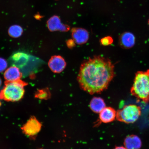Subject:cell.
Listing matches in <instances>:
<instances>
[{
  "instance_id": "1",
  "label": "cell",
  "mask_w": 149,
  "mask_h": 149,
  "mask_svg": "<svg viewBox=\"0 0 149 149\" xmlns=\"http://www.w3.org/2000/svg\"><path fill=\"white\" fill-rule=\"evenodd\" d=\"M114 76V66L111 61L98 56L84 61L77 80L83 90L93 94L107 89Z\"/></svg>"
},
{
  "instance_id": "2",
  "label": "cell",
  "mask_w": 149,
  "mask_h": 149,
  "mask_svg": "<svg viewBox=\"0 0 149 149\" xmlns=\"http://www.w3.org/2000/svg\"><path fill=\"white\" fill-rule=\"evenodd\" d=\"M130 92L132 95L143 102H149V70L136 74Z\"/></svg>"
},
{
  "instance_id": "3",
  "label": "cell",
  "mask_w": 149,
  "mask_h": 149,
  "mask_svg": "<svg viewBox=\"0 0 149 149\" xmlns=\"http://www.w3.org/2000/svg\"><path fill=\"white\" fill-rule=\"evenodd\" d=\"M27 85L23 81H7L0 93V98L8 102H17L23 97Z\"/></svg>"
},
{
  "instance_id": "4",
  "label": "cell",
  "mask_w": 149,
  "mask_h": 149,
  "mask_svg": "<svg viewBox=\"0 0 149 149\" xmlns=\"http://www.w3.org/2000/svg\"><path fill=\"white\" fill-rule=\"evenodd\" d=\"M33 57L24 52H18L15 53L11 56L10 61L11 64L19 68L20 71L25 72V74L29 73V71H32V68L35 67L33 66L35 64L34 63L35 59Z\"/></svg>"
},
{
  "instance_id": "5",
  "label": "cell",
  "mask_w": 149,
  "mask_h": 149,
  "mask_svg": "<svg viewBox=\"0 0 149 149\" xmlns=\"http://www.w3.org/2000/svg\"><path fill=\"white\" fill-rule=\"evenodd\" d=\"M141 108L135 105H126L116 111V118L120 122L133 123L141 116Z\"/></svg>"
},
{
  "instance_id": "6",
  "label": "cell",
  "mask_w": 149,
  "mask_h": 149,
  "mask_svg": "<svg viewBox=\"0 0 149 149\" xmlns=\"http://www.w3.org/2000/svg\"><path fill=\"white\" fill-rule=\"evenodd\" d=\"M42 125L34 116L30 117L27 122L21 127L23 133L30 137L36 135L40 131Z\"/></svg>"
},
{
  "instance_id": "7",
  "label": "cell",
  "mask_w": 149,
  "mask_h": 149,
  "mask_svg": "<svg viewBox=\"0 0 149 149\" xmlns=\"http://www.w3.org/2000/svg\"><path fill=\"white\" fill-rule=\"evenodd\" d=\"M48 66L52 72L59 73L62 72L66 66V63L60 56H54L48 62Z\"/></svg>"
},
{
  "instance_id": "8",
  "label": "cell",
  "mask_w": 149,
  "mask_h": 149,
  "mask_svg": "<svg viewBox=\"0 0 149 149\" xmlns=\"http://www.w3.org/2000/svg\"><path fill=\"white\" fill-rule=\"evenodd\" d=\"M72 36L74 42L79 45L85 43L88 41L89 38L88 31L81 28L72 30Z\"/></svg>"
},
{
  "instance_id": "9",
  "label": "cell",
  "mask_w": 149,
  "mask_h": 149,
  "mask_svg": "<svg viewBox=\"0 0 149 149\" xmlns=\"http://www.w3.org/2000/svg\"><path fill=\"white\" fill-rule=\"evenodd\" d=\"M22 76V74L19 68L13 66L5 71L4 76L7 81L12 82L19 81Z\"/></svg>"
},
{
  "instance_id": "10",
  "label": "cell",
  "mask_w": 149,
  "mask_h": 149,
  "mask_svg": "<svg viewBox=\"0 0 149 149\" xmlns=\"http://www.w3.org/2000/svg\"><path fill=\"white\" fill-rule=\"evenodd\" d=\"M100 113V120L105 123L113 122L116 117V111L111 107H105Z\"/></svg>"
},
{
  "instance_id": "11",
  "label": "cell",
  "mask_w": 149,
  "mask_h": 149,
  "mask_svg": "<svg viewBox=\"0 0 149 149\" xmlns=\"http://www.w3.org/2000/svg\"><path fill=\"white\" fill-rule=\"evenodd\" d=\"M124 145L127 149H140L141 146V141L137 135H129L125 139Z\"/></svg>"
},
{
  "instance_id": "12",
  "label": "cell",
  "mask_w": 149,
  "mask_h": 149,
  "mask_svg": "<svg viewBox=\"0 0 149 149\" xmlns=\"http://www.w3.org/2000/svg\"><path fill=\"white\" fill-rule=\"evenodd\" d=\"M120 43L121 45L125 48H131L135 43L134 36L131 33H124L120 37Z\"/></svg>"
},
{
  "instance_id": "13",
  "label": "cell",
  "mask_w": 149,
  "mask_h": 149,
  "mask_svg": "<svg viewBox=\"0 0 149 149\" xmlns=\"http://www.w3.org/2000/svg\"><path fill=\"white\" fill-rule=\"evenodd\" d=\"M90 107L95 113H99L106 107L105 102L100 97L93 98L90 102Z\"/></svg>"
},
{
  "instance_id": "14",
  "label": "cell",
  "mask_w": 149,
  "mask_h": 149,
  "mask_svg": "<svg viewBox=\"0 0 149 149\" xmlns=\"http://www.w3.org/2000/svg\"><path fill=\"white\" fill-rule=\"evenodd\" d=\"M48 27L52 31L57 30L66 31L68 28L61 23L60 20L57 17H52L47 22Z\"/></svg>"
},
{
  "instance_id": "15",
  "label": "cell",
  "mask_w": 149,
  "mask_h": 149,
  "mask_svg": "<svg viewBox=\"0 0 149 149\" xmlns=\"http://www.w3.org/2000/svg\"><path fill=\"white\" fill-rule=\"evenodd\" d=\"M23 33V29L18 25H14L9 28L8 33L10 36L16 38L21 36Z\"/></svg>"
},
{
  "instance_id": "16",
  "label": "cell",
  "mask_w": 149,
  "mask_h": 149,
  "mask_svg": "<svg viewBox=\"0 0 149 149\" xmlns=\"http://www.w3.org/2000/svg\"><path fill=\"white\" fill-rule=\"evenodd\" d=\"M50 93L49 91L46 89L39 90L35 94V97L41 100H48L50 96Z\"/></svg>"
},
{
  "instance_id": "17",
  "label": "cell",
  "mask_w": 149,
  "mask_h": 149,
  "mask_svg": "<svg viewBox=\"0 0 149 149\" xmlns=\"http://www.w3.org/2000/svg\"><path fill=\"white\" fill-rule=\"evenodd\" d=\"M8 66V63L4 59L0 58V73L6 70Z\"/></svg>"
},
{
  "instance_id": "18",
  "label": "cell",
  "mask_w": 149,
  "mask_h": 149,
  "mask_svg": "<svg viewBox=\"0 0 149 149\" xmlns=\"http://www.w3.org/2000/svg\"><path fill=\"white\" fill-rule=\"evenodd\" d=\"M101 42L102 45H109L112 43L113 40L111 37L108 36L102 38L101 40Z\"/></svg>"
},
{
  "instance_id": "19",
  "label": "cell",
  "mask_w": 149,
  "mask_h": 149,
  "mask_svg": "<svg viewBox=\"0 0 149 149\" xmlns=\"http://www.w3.org/2000/svg\"><path fill=\"white\" fill-rule=\"evenodd\" d=\"M114 149H127L125 147L122 146L116 147Z\"/></svg>"
},
{
  "instance_id": "20",
  "label": "cell",
  "mask_w": 149,
  "mask_h": 149,
  "mask_svg": "<svg viewBox=\"0 0 149 149\" xmlns=\"http://www.w3.org/2000/svg\"><path fill=\"white\" fill-rule=\"evenodd\" d=\"M1 84H2V81H1V78H0V87H1Z\"/></svg>"
},
{
  "instance_id": "21",
  "label": "cell",
  "mask_w": 149,
  "mask_h": 149,
  "mask_svg": "<svg viewBox=\"0 0 149 149\" xmlns=\"http://www.w3.org/2000/svg\"><path fill=\"white\" fill-rule=\"evenodd\" d=\"M1 102H0V106H1Z\"/></svg>"
},
{
  "instance_id": "22",
  "label": "cell",
  "mask_w": 149,
  "mask_h": 149,
  "mask_svg": "<svg viewBox=\"0 0 149 149\" xmlns=\"http://www.w3.org/2000/svg\"><path fill=\"white\" fill-rule=\"evenodd\" d=\"M148 23H149V22H148Z\"/></svg>"
},
{
  "instance_id": "23",
  "label": "cell",
  "mask_w": 149,
  "mask_h": 149,
  "mask_svg": "<svg viewBox=\"0 0 149 149\" xmlns=\"http://www.w3.org/2000/svg\"></svg>"
}]
</instances>
